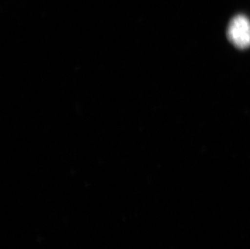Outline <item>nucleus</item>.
<instances>
[{
	"instance_id": "1",
	"label": "nucleus",
	"mask_w": 250,
	"mask_h": 249,
	"mask_svg": "<svg viewBox=\"0 0 250 249\" xmlns=\"http://www.w3.org/2000/svg\"><path fill=\"white\" fill-rule=\"evenodd\" d=\"M227 37L229 42L240 50L250 47V21L244 15L233 17L229 23Z\"/></svg>"
}]
</instances>
